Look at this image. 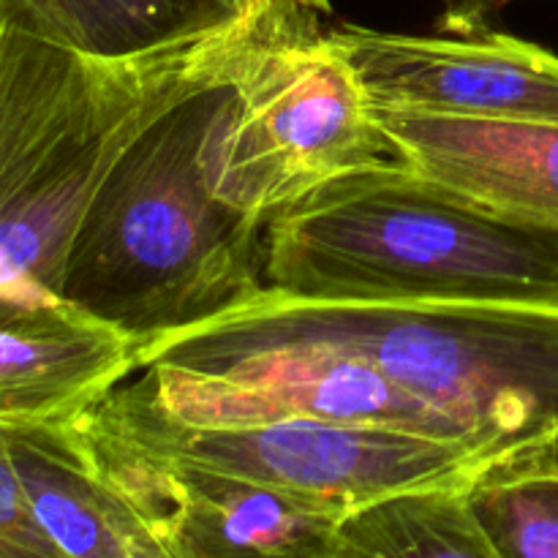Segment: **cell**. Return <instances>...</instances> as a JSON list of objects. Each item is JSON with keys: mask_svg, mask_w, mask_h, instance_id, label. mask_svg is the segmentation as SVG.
Wrapping results in <instances>:
<instances>
[{"mask_svg": "<svg viewBox=\"0 0 558 558\" xmlns=\"http://www.w3.org/2000/svg\"><path fill=\"white\" fill-rule=\"evenodd\" d=\"M11 463L49 537L69 558H129L118 494L98 474L74 420L0 425Z\"/></svg>", "mask_w": 558, "mask_h": 558, "instance_id": "cell-12", "label": "cell"}, {"mask_svg": "<svg viewBox=\"0 0 558 558\" xmlns=\"http://www.w3.org/2000/svg\"><path fill=\"white\" fill-rule=\"evenodd\" d=\"M98 474L163 529L185 558H325L347 510L191 463L163 461L87 434Z\"/></svg>", "mask_w": 558, "mask_h": 558, "instance_id": "cell-8", "label": "cell"}, {"mask_svg": "<svg viewBox=\"0 0 558 558\" xmlns=\"http://www.w3.org/2000/svg\"><path fill=\"white\" fill-rule=\"evenodd\" d=\"M240 69L153 120L76 227L58 300L136 347L202 325L267 287V223L218 199L207 178V142L232 104Z\"/></svg>", "mask_w": 558, "mask_h": 558, "instance_id": "cell-2", "label": "cell"}, {"mask_svg": "<svg viewBox=\"0 0 558 558\" xmlns=\"http://www.w3.org/2000/svg\"><path fill=\"white\" fill-rule=\"evenodd\" d=\"M374 109L558 125V54L488 25L466 33L327 31Z\"/></svg>", "mask_w": 558, "mask_h": 558, "instance_id": "cell-7", "label": "cell"}, {"mask_svg": "<svg viewBox=\"0 0 558 558\" xmlns=\"http://www.w3.org/2000/svg\"><path fill=\"white\" fill-rule=\"evenodd\" d=\"M265 283L308 300L558 308V232L485 210L390 158L272 216Z\"/></svg>", "mask_w": 558, "mask_h": 558, "instance_id": "cell-3", "label": "cell"}, {"mask_svg": "<svg viewBox=\"0 0 558 558\" xmlns=\"http://www.w3.org/2000/svg\"><path fill=\"white\" fill-rule=\"evenodd\" d=\"M374 109V107H371ZM392 158L512 221L558 232V125L374 109Z\"/></svg>", "mask_w": 558, "mask_h": 558, "instance_id": "cell-9", "label": "cell"}, {"mask_svg": "<svg viewBox=\"0 0 558 558\" xmlns=\"http://www.w3.org/2000/svg\"><path fill=\"white\" fill-rule=\"evenodd\" d=\"M466 499L501 558H558V472L490 466Z\"/></svg>", "mask_w": 558, "mask_h": 558, "instance_id": "cell-14", "label": "cell"}, {"mask_svg": "<svg viewBox=\"0 0 558 558\" xmlns=\"http://www.w3.org/2000/svg\"><path fill=\"white\" fill-rule=\"evenodd\" d=\"M325 558H501L469 507L466 488L398 494L352 510Z\"/></svg>", "mask_w": 558, "mask_h": 558, "instance_id": "cell-13", "label": "cell"}, {"mask_svg": "<svg viewBox=\"0 0 558 558\" xmlns=\"http://www.w3.org/2000/svg\"><path fill=\"white\" fill-rule=\"evenodd\" d=\"M180 332L365 360L456 420L490 466L558 434V308L550 305L308 300L265 287Z\"/></svg>", "mask_w": 558, "mask_h": 558, "instance_id": "cell-4", "label": "cell"}, {"mask_svg": "<svg viewBox=\"0 0 558 558\" xmlns=\"http://www.w3.org/2000/svg\"><path fill=\"white\" fill-rule=\"evenodd\" d=\"M496 466H515V469H537V472H558V434L545 439L543 445L532 447V450L521 452V456L510 458Z\"/></svg>", "mask_w": 558, "mask_h": 558, "instance_id": "cell-18", "label": "cell"}, {"mask_svg": "<svg viewBox=\"0 0 558 558\" xmlns=\"http://www.w3.org/2000/svg\"><path fill=\"white\" fill-rule=\"evenodd\" d=\"M281 0L221 36L96 58L0 25V289L58 300L76 227L125 147L169 107L240 69Z\"/></svg>", "mask_w": 558, "mask_h": 558, "instance_id": "cell-1", "label": "cell"}, {"mask_svg": "<svg viewBox=\"0 0 558 558\" xmlns=\"http://www.w3.org/2000/svg\"><path fill=\"white\" fill-rule=\"evenodd\" d=\"M125 450L191 463L352 512L398 494L469 488L490 463L461 441L319 417L243 425H185L158 412L134 387H114L74 417Z\"/></svg>", "mask_w": 558, "mask_h": 558, "instance_id": "cell-6", "label": "cell"}, {"mask_svg": "<svg viewBox=\"0 0 558 558\" xmlns=\"http://www.w3.org/2000/svg\"><path fill=\"white\" fill-rule=\"evenodd\" d=\"M118 494V490H114ZM118 518L120 529H123L125 548H129V558H185L183 550L174 545V539L163 532L158 523L150 518L142 515L129 499L118 494Z\"/></svg>", "mask_w": 558, "mask_h": 558, "instance_id": "cell-16", "label": "cell"}, {"mask_svg": "<svg viewBox=\"0 0 558 558\" xmlns=\"http://www.w3.org/2000/svg\"><path fill=\"white\" fill-rule=\"evenodd\" d=\"M0 558H69L38 521L0 436Z\"/></svg>", "mask_w": 558, "mask_h": 558, "instance_id": "cell-15", "label": "cell"}, {"mask_svg": "<svg viewBox=\"0 0 558 558\" xmlns=\"http://www.w3.org/2000/svg\"><path fill=\"white\" fill-rule=\"evenodd\" d=\"M270 0H0V25L96 58H136L221 36Z\"/></svg>", "mask_w": 558, "mask_h": 558, "instance_id": "cell-11", "label": "cell"}, {"mask_svg": "<svg viewBox=\"0 0 558 558\" xmlns=\"http://www.w3.org/2000/svg\"><path fill=\"white\" fill-rule=\"evenodd\" d=\"M136 371V341L60 300L0 294V425L69 423Z\"/></svg>", "mask_w": 558, "mask_h": 558, "instance_id": "cell-10", "label": "cell"}, {"mask_svg": "<svg viewBox=\"0 0 558 558\" xmlns=\"http://www.w3.org/2000/svg\"><path fill=\"white\" fill-rule=\"evenodd\" d=\"M300 3L311 5V9L316 11H330V0H300Z\"/></svg>", "mask_w": 558, "mask_h": 558, "instance_id": "cell-19", "label": "cell"}, {"mask_svg": "<svg viewBox=\"0 0 558 558\" xmlns=\"http://www.w3.org/2000/svg\"><path fill=\"white\" fill-rule=\"evenodd\" d=\"M319 14L300 0H281L207 142V178L218 199L265 223L336 178L392 158Z\"/></svg>", "mask_w": 558, "mask_h": 558, "instance_id": "cell-5", "label": "cell"}, {"mask_svg": "<svg viewBox=\"0 0 558 558\" xmlns=\"http://www.w3.org/2000/svg\"><path fill=\"white\" fill-rule=\"evenodd\" d=\"M441 20L439 31L445 33H466L485 27L488 16L510 5L512 0H439Z\"/></svg>", "mask_w": 558, "mask_h": 558, "instance_id": "cell-17", "label": "cell"}]
</instances>
